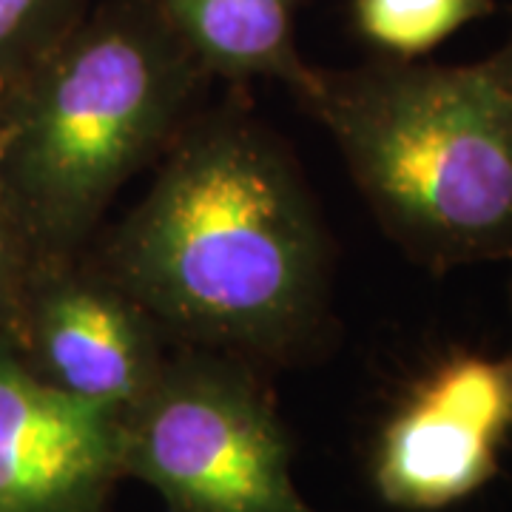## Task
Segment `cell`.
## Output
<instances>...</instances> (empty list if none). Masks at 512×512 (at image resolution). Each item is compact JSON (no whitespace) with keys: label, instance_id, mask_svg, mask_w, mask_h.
Segmentation results:
<instances>
[{"label":"cell","instance_id":"cell-1","mask_svg":"<svg viewBox=\"0 0 512 512\" xmlns=\"http://www.w3.org/2000/svg\"><path fill=\"white\" fill-rule=\"evenodd\" d=\"M100 268L165 336L279 359L325 316L330 242L285 146L254 117L222 109L185 123Z\"/></svg>","mask_w":512,"mask_h":512},{"label":"cell","instance_id":"cell-2","mask_svg":"<svg viewBox=\"0 0 512 512\" xmlns=\"http://www.w3.org/2000/svg\"><path fill=\"white\" fill-rule=\"evenodd\" d=\"M325 126L384 234L433 274L512 256V32L473 63L313 69Z\"/></svg>","mask_w":512,"mask_h":512},{"label":"cell","instance_id":"cell-3","mask_svg":"<svg viewBox=\"0 0 512 512\" xmlns=\"http://www.w3.org/2000/svg\"><path fill=\"white\" fill-rule=\"evenodd\" d=\"M205 77L160 0H109L20 80L12 185L37 265L83 248L177 140Z\"/></svg>","mask_w":512,"mask_h":512},{"label":"cell","instance_id":"cell-4","mask_svg":"<svg viewBox=\"0 0 512 512\" xmlns=\"http://www.w3.org/2000/svg\"><path fill=\"white\" fill-rule=\"evenodd\" d=\"M120 470L157 490L168 512H316L296 490L274 404L231 353L165 359L120 416Z\"/></svg>","mask_w":512,"mask_h":512},{"label":"cell","instance_id":"cell-5","mask_svg":"<svg viewBox=\"0 0 512 512\" xmlns=\"http://www.w3.org/2000/svg\"><path fill=\"white\" fill-rule=\"evenodd\" d=\"M512 436V356L458 350L384 421L373 484L390 507L433 512L478 493Z\"/></svg>","mask_w":512,"mask_h":512},{"label":"cell","instance_id":"cell-6","mask_svg":"<svg viewBox=\"0 0 512 512\" xmlns=\"http://www.w3.org/2000/svg\"><path fill=\"white\" fill-rule=\"evenodd\" d=\"M43 382L77 402L123 416L165 365V333L131 293L74 256L40 262L3 330Z\"/></svg>","mask_w":512,"mask_h":512},{"label":"cell","instance_id":"cell-7","mask_svg":"<svg viewBox=\"0 0 512 512\" xmlns=\"http://www.w3.org/2000/svg\"><path fill=\"white\" fill-rule=\"evenodd\" d=\"M120 419L43 382L0 330V512H100Z\"/></svg>","mask_w":512,"mask_h":512},{"label":"cell","instance_id":"cell-8","mask_svg":"<svg viewBox=\"0 0 512 512\" xmlns=\"http://www.w3.org/2000/svg\"><path fill=\"white\" fill-rule=\"evenodd\" d=\"M205 74L228 80H282L293 92L311 66L296 49L302 0H160Z\"/></svg>","mask_w":512,"mask_h":512},{"label":"cell","instance_id":"cell-9","mask_svg":"<svg viewBox=\"0 0 512 512\" xmlns=\"http://www.w3.org/2000/svg\"><path fill=\"white\" fill-rule=\"evenodd\" d=\"M493 12L495 0H350L356 35L393 60H421Z\"/></svg>","mask_w":512,"mask_h":512},{"label":"cell","instance_id":"cell-10","mask_svg":"<svg viewBox=\"0 0 512 512\" xmlns=\"http://www.w3.org/2000/svg\"><path fill=\"white\" fill-rule=\"evenodd\" d=\"M89 0H0V86H15L72 32Z\"/></svg>","mask_w":512,"mask_h":512},{"label":"cell","instance_id":"cell-11","mask_svg":"<svg viewBox=\"0 0 512 512\" xmlns=\"http://www.w3.org/2000/svg\"><path fill=\"white\" fill-rule=\"evenodd\" d=\"M18 86L20 83L0 86V330L12 328L20 299L37 268V256L20 220L15 185H12Z\"/></svg>","mask_w":512,"mask_h":512},{"label":"cell","instance_id":"cell-12","mask_svg":"<svg viewBox=\"0 0 512 512\" xmlns=\"http://www.w3.org/2000/svg\"><path fill=\"white\" fill-rule=\"evenodd\" d=\"M510 262H512V256H510ZM510 293H512V288H510Z\"/></svg>","mask_w":512,"mask_h":512}]
</instances>
